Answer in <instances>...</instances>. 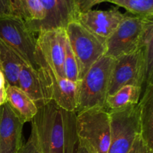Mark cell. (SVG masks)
<instances>
[{
    "label": "cell",
    "mask_w": 153,
    "mask_h": 153,
    "mask_svg": "<svg viewBox=\"0 0 153 153\" xmlns=\"http://www.w3.org/2000/svg\"><path fill=\"white\" fill-rule=\"evenodd\" d=\"M11 15L22 19L25 24L38 22L44 16L40 0H10Z\"/></svg>",
    "instance_id": "cell-19"
},
{
    "label": "cell",
    "mask_w": 153,
    "mask_h": 153,
    "mask_svg": "<svg viewBox=\"0 0 153 153\" xmlns=\"http://www.w3.org/2000/svg\"><path fill=\"white\" fill-rule=\"evenodd\" d=\"M79 141L93 153H108L111 140L109 112L103 108L88 109L76 114Z\"/></svg>",
    "instance_id": "cell-3"
},
{
    "label": "cell",
    "mask_w": 153,
    "mask_h": 153,
    "mask_svg": "<svg viewBox=\"0 0 153 153\" xmlns=\"http://www.w3.org/2000/svg\"><path fill=\"white\" fill-rule=\"evenodd\" d=\"M22 58L0 39V70L6 80V85L18 87V79L22 65Z\"/></svg>",
    "instance_id": "cell-17"
},
{
    "label": "cell",
    "mask_w": 153,
    "mask_h": 153,
    "mask_svg": "<svg viewBox=\"0 0 153 153\" xmlns=\"http://www.w3.org/2000/svg\"><path fill=\"white\" fill-rule=\"evenodd\" d=\"M0 39L25 64L37 71L40 70L37 61V38L22 19L11 14L0 16Z\"/></svg>",
    "instance_id": "cell-5"
},
{
    "label": "cell",
    "mask_w": 153,
    "mask_h": 153,
    "mask_svg": "<svg viewBox=\"0 0 153 153\" xmlns=\"http://www.w3.org/2000/svg\"><path fill=\"white\" fill-rule=\"evenodd\" d=\"M7 102V95H6L5 88L0 90V106Z\"/></svg>",
    "instance_id": "cell-28"
},
{
    "label": "cell",
    "mask_w": 153,
    "mask_h": 153,
    "mask_svg": "<svg viewBox=\"0 0 153 153\" xmlns=\"http://www.w3.org/2000/svg\"><path fill=\"white\" fill-rule=\"evenodd\" d=\"M65 31L79 65L80 80L90 67L105 55V42L88 31L77 20L69 23Z\"/></svg>",
    "instance_id": "cell-6"
},
{
    "label": "cell",
    "mask_w": 153,
    "mask_h": 153,
    "mask_svg": "<svg viewBox=\"0 0 153 153\" xmlns=\"http://www.w3.org/2000/svg\"><path fill=\"white\" fill-rule=\"evenodd\" d=\"M124 17L118 7L109 10H91L85 13H79L76 20L85 28L103 41L115 31Z\"/></svg>",
    "instance_id": "cell-12"
},
{
    "label": "cell",
    "mask_w": 153,
    "mask_h": 153,
    "mask_svg": "<svg viewBox=\"0 0 153 153\" xmlns=\"http://www.w3.org/2000/svg\"><path fill=\"white\" fill-rule=\"evenodd\" d=\"M142 88L126 85L112 95L108 96L105 101V109L108 111L124 108L127 106L137 104L141 95Z\"/></svg>",
    "instance_id": "cell-18"
},
{
    "label": "cell",
    "mask_w": 153,
    "mask_h": 153,
    "mask_svg": "<svg viewBox=\"0 0 153 153\" xmlns=\"http://www.w3.org/2000/svg\"><path fill=\"white\" fill-rule=\"evenodd\" d=\"M140 136L153 149V84L146 85L141 100L138 102Z\"/></svg>",
    "instance_id": "cell-16"
},
{
    "label": "cell",
    "mask_w": 153,
    "mask_h": 153,
    "mask_svg": "<svg viewBox=\"0 0 153 153\" xmlns=\"http://www.w3.org/2000/svg\"><path fill=\"white\" fill-rule=\"evenodd\" d=\"M18 88L36 104L37 107L51 101L49 90L40 71L24 64L19 72Z\"/></svg>",
    "instance_id": "cell-14"
},
{
    "label": "cell",
    "mask_w": 153,
    "mask_h": 153,
    "mask_svg": "<svg viewBox=\"0 0 153 153\" xmlns=\"http://www.w3.org/2000/svg\"><path fill=\"white\" fill-rule=\"evenodd\" d=\"M108 2L123 7L134 16L153 18V0H108Z\"/></svg>",
    "instance_id": "cell-20"
},
{
    "label": "cell",
    "mask_w": 153,
    "mask_h": 153,
    "mask_svg": "<svg viewBox=\"0 0 153 153\" xmlns=\"http://www.w3.org/2000/svg\"><path fill=\"white\" fill-rule=\"evenodd\" d=\"M44 16L38 22L25 24L32 32L65 29L69 23L76 20L79 13L74 0H40Z\"/></svg>",
    "instance_id": "cell-9"
},
{
    "label": "cell",
    "mask_w": 153,
    "mask_h": 153,
    "mask_svg": "<svg viewBox=\"0 0 153 153\" xmlns=\"http://www.w3.org/2000/svg\"><path fill=\"white\" fill-rule=\"evenodd\" d=\"M37 38V55L61 78H65V29L41 31ZM66 79V78H65Z\"/></svg>",
    "instance_id": "cell-10"
},
{
    "label": "cell",
    "mask_w": 153,
    "mask_h": 153,
    "mask_svg": "<svg viewBox=\"0 0 153 153\" xmlns=\"http://www.w3.org/2000/svg\"><path fill=\"white\" fill-rule=\"evenodd\" d=\"M18 153H42L36 137V134L32 128L28 141L22 145Z\"/></svg>",
    "instance_id": "cell-23"
},
{
    "label": "cell",
    "mask_w": 153,
    "mask_h": 153,
    "mask_svg": "<svg viewBox=\"0 0 153 153\" xmlns=\"http://www.w3.org/2000/svg\"><path fill=\"white\" fill-rule=\"evenodd\" d=\"M128 153H153V149L145 143L140 134H138Z\"/></svg>",
    "instance_id": "cell-25"
},
{
    "label": "cell",
    "mask_w": 153,
    "mask_h": 153,
    "mask_svg": "<svg viewBox=\"0 0 153 153\" xmlns=\"http://www.w3.org/2000/svg\"><path fill=\"white\" fill-rule=\"evenodd\" d=\"M7 102L23 123L31 122L37 112L35 103L18 87L6 85Z\"/></svg>",
    "instance_id": "cell-15"
},
{
    "label": "cell",
    "mask_w": 153,
    "mask_h": 153,
    "mask_svg": "<svg viewBox=\"0 0 153 153\" xmlns=\"http://www.w3.org/2000/svg\"><path fill=\"white\" fill-rule=\"evenodd\" d=\"M114 62V59L102 55L79 81L76 114L96 108H105Z\"/></svg>",
    "instance_id": "cell-2"
},
{
    "label": "cell",
    "mask_w": 153,
    "mask_h": 153,
    "mask_svg": "<svg viewBox=\"0 0 153 153\" xmlns=\"http://www.w3.org/2000/svg\"><path fill=\"white\" fill-rule=\"evenodd\" d=\"M146 81V65L143 49L140 47L131 53L114 59L108 96L112 95L126 85L143 88Z\"/></svg>",
    "instance_id": "cell-8"
},
{
    "label": "cell",
    "mask_w": 153,
    "mask_h": 153,
    "mask_svg": "<svg viewBox=\"0 0 153 153\" xmlns=\"http://www.w3.org/2000/svg\"><path fill=\"white\" fill-rule=\"evenodd\" d=\"M105 1L108 2V0H74L76 8L79 13H85L92 10L94 6Z\"/></svg>",
    "instance_id": "cell-24"
},
{
    "label": "cell",
    "mask_w": 153,
    "mask_h": 153,
    "mask_svg": "<svg viewBox=\"0 0 153 153\" xmlns=\"http://www.w3.org/2000/svg\"><path fill=\"white\" fill-rule=\"evenodd\" d=\"M6 87V80L4 78V74H3L2 71L0 70V90L5 88Z\"/></svg>",
    "instance_id": "cell-29"
},
{
    "label": "cell",
    "mask_w": 153,
    "mask_h": 153,
    "mask_svg": "<svg viewBox=\"0 0 153 153\" xmlns=\"http://www.w3.org/2000/svg\"><path fill=\"white\" fill-rule=\"evenodd\" d=\"M11 14V1L0 0V16Z\"/></svg>",
    "instance_id": "cell-26"
},
{
    "label": "cell",
    "mask_w": 153,
    "mask_h": 153,
    "mask_svg": "<svg viewBox=\"0 0 153 153\" xmlns=\"http://www.w3.org/2000/svg\"><path fill=\"white\" fill-rule=\"evenodd\" d=\"M42 153H76L79 137L76 113L61 108L50 101L37 108L31 121Z\"/></svg>",
    "instance_id": "cell-1"
},
{
    "label": "cell",
    "mask_w": 153,
    "mask_h": 153,
    "mask_svg": "<svg viewBox=\"0 0 153 153\" xmlns=\"http://www.w3.org/2000/svg\"><path fill=\"white\" fill-rule=\"evenodd\" d=\"M108 112L111 140L108 153H128L140 134L138 103Z\"/></svg>",
    "instance_id": "cell-7"
},
{
    "label": "cell",
    "mask_w": 153,
    "mask_h": 153,
    "mask_svg": "<svg viewBox=\"0 0 153 153\" xmlns=\"http://www.w3.org/2000/svg\"><path fill=\"white\" fill-rule=\"evenodd\" d=\"M37 61L40 73L47 85L51 101L55 102L64 110L76 113L78 82H73L55 75L37 55Z\"/></svg>",
    "instance_id": "cell-11"
},
{
    "label": "cell",
    "mask_w": 153,
    "mask_h": 153,
    "mask_svg": "<svg viewBox=\"0 0 153 153\" xmlns=\"http://www.w3.org/2000/svg\"><path fill=\"white\" fill-rule=\"evenodd\" d=\"M140 46L143 49L146 65L145 85L153 84V22L146 28L142 37Z\"/></svg>",
    "instance_id": "cell-21"
},
{
    "label": "cell",
    "mask_w": 153,
    "mask_h": 153,
    "mask_svg": "<svg viewBox=\"0 0 153 153\" xmlns=\"http://www.w3.org/2000/svg\"><path fill=\"white\" fill-rule=\"evenodd\" d=\"M152 22L153 18L140 17L127 12L124 13L117 28L106 40L105 55L117 59L135 51L140 47L142 37Z\"/></svg>",
    "instance_id": "cell-4"
},
{
    "label": "cell",
    "mask_w": 153,
    "mask_h": 153,
    "mask_svg": "<svg viewBox=\"0 0 153 153\" xmlns=\"http://www.w3.org/2000/svg\"><path fill=\"white\" fill-rule=\"evenodd\" d=\"M67 35V34H66ZM64 73L65 78L73 82H79V70L77 61L70 48L68 39H66L65 57H64Z\"/></svg>",
    "instance_id": "cell-22"
},
{
    "label": "cell",
    "mask_w": 153,
    "mask_h": 153,
    "mask_svg": "<svg viewBox=\"0 0 153 153\" xmlns=\"http://www.w3.org/2000/svg\"><path fill=\"white\" fill-rule=\"evenodd\" d=\"M24 123L6 102L0 106V153H18Z\"/></svg>",
    "instance_id": "cell-13"
},
{
    "label": "cell",
    "mask_w": 153,
    "mask_h": 153,
    "mask_svg": "<svg viewBox=\"0 0 153 153\" xmlns=\"http://www.w3.org/2000/svg\"><path fill=\"white\" fill-rule=\"evenodd\" d=\"M76 153H93L92 151L85 144H84L82 142L79 141V146Z\"/></svg>",
    "instance_id": "cell-27"
}]
</instances>
